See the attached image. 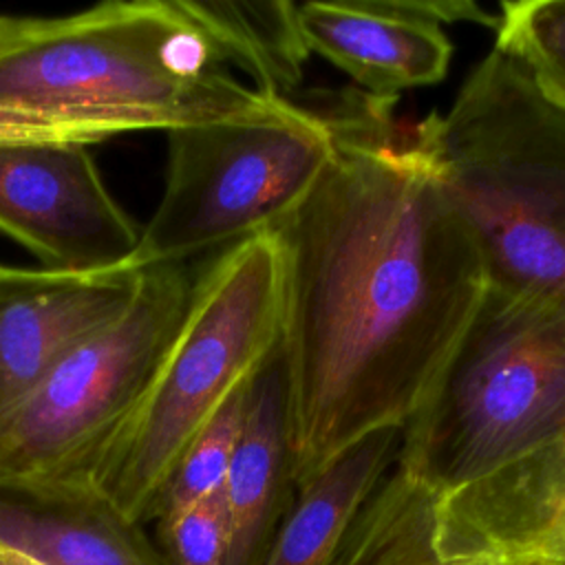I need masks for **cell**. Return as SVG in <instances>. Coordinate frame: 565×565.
Wrapping results in <instances>:
<instances>
[{
  "instance_id": "ffe728a7",
  "label": "cell",
  "mask_w": 565,
  "mask_h": 565,
  "mask_svg": "<svg viewBox=\"0 0 565 565\" xmlns=\"http://www.w3.org/2000/svg\"><path fill=\"white\" fill-rule=\"evenodd\" d=\"M0 563L2 565H44L38 558H33V556H29V554H24L20 550H13V547H9L4 543H0Z\"/></svg>"
},
{
  "instance_id": "30bf717a",
  "label": "cell",
  "mask_w": 565,
  "mask_h": 565,
  "mask_svg": "<svg viewBox=\"0 0 565 565\" xmlns=\"http://www.w3.org/2000/svg\"><path fill=\"white\" fill-rule=\"evenodd\" d=\"M435 545L450 565H565V430L439 497Z\"/></svg>"
},
{
  "instance_id": "ba28073f",
  "label": "cell",
  "mask_w": 565,
  "mask_h": 565,
  "mask_svg": "<svg viewBox=\"0 0 565 565\" xmlns=\"http://www.w3.org/2000/svg\"><path fill=\"white\" fill-rule=\"evenodd\" d=\"M0 234L64 274L135 269L141 241L88 148L31 143H0Z\"/></svg>"
},
{
  "instance_id": "2e32d148",
  "label": "cell",
  "mask_w": 565,
  "mask_h": 565,
  "mask_svg": "<svg viewBox=\"0 0 565 565\" xmlns=\"http://www.w3.org/2000/svg\"><path fill=\"white\" fill-rule=\"evenodd\" d=\"M439 494L395 461L355 514L331 565H450L435 545Z\"/></svg>"
},
{
  "instance_id": "6da1fadb",
  "label": "cell",
  "mask_w": 565,
  "mask_h": 565,
  "mask_svg": "<svg viewBox=\"0 0 565 565\" xmlns=\"http://www.w3.org/2000/svg\"><path fill=\"white\" fill-rule=\"evenodd\" d=\"M393 104L360 90L327 110L333 157L274 227L298 488L408 422L488 289L468 223Z\"/></svg>"
},
{
  "instance_id": "277c9868",
  "label": "cell",
  "mask_w": 565,
  "mask_h": 565,
  "mask_svg": "<svg viewBox=\"0 0 565 565\" xmlns=\"http://www.w3.org/2000/svg\"><path fill=\"white\" fill-rule=\"evenodd\" d=\"M280 342L282 256L269 230L216 252L194 276L183 320L99 466L102 497L150 523L185 448Z\"/></svg>"
},
{
  "instance_id": "7402d4cb",
  "label": "cell",
  "mask_w": 565,
  "mask_h": 565,
  "mask_svg": "<svg viewBox=\"0 0 565 565\" xmlns=\"http://www.w3.org/2000/svg\"><path fill=\"white\" fill-rule=\"evenodd\" d=\"M0 267H2V263H0Z\"/></svg>"
},
{
  "instance_id": "5b68a950",
  "label": "cell",
  "mask_w": 565,
  "mask_h": 565,
  "mask_svg": "<svg viewBox=\"0 0 565 565\" xmlns=\"http://www.w3.org/2000/svg\"><path fill=\"white\" fill-rule=\"evenodd\" d=\"M565 430V300L488 285L402 430L397 466L439 497Z\"/></svg>"
},
{
  "instance_id": "d6986e66",
  "label": "cell",
  "mask_w": 565,
  "mask_h": 565,
  "mask_svg": "<svg viewBox=\"0 0 565 565\" xmlns=\"http://www.w3.org/2000/svg\"><path fill=\"white\" fill-rule=\"evenodd\" d=\"M166 565H227L230 523L223 492L154 521Z\"/></svg>"
},
{
  "instance_id": "9c48e42d",
  "label": "cell",
  "mask_w": 565,
  "mask_h": 565,
  "mask_svg": "<svg viewBox=\"0 0 565 565\" xmlns=\"http://www.w3.org/2000/svg\"><path fill=\"white\" fill-rule=\"evenodd\" d=\"M298 20L311 55L377 99L446 77L452 44L441 24L499 29V18L468 0H309L298 4Z\"/></svg>"
},
{
  "instance_id": "7c38bea8",
  "label": "cell",
  "mask_w": 565,
  "mask_h": 565,
  "mask_svg": "<svg viewBox=\"0 0 565 565\" xmlns=\"http://www.w3.org/2000/svg\"><path fill=\"white\" fill-rule=\"evenodd\" d=\"M296 492L287 371L278 347L247 386L243 426L223 486L227 565H260Z\"/></svg>"
},
{
  "instance_id": "5bb4252c",
  "label": "cell",
  "mask_w": 565,
  "mask_h": 565,
  "mask_svg": "<svg viewBox=\"0 0 565 565\" xmlns=\"http://www.w3.org/2000/svg\"><path fill=\"white\" fill-rule=\"evenodd\" d=\"M402 430L362 437L302 483L260 565H331L355 514L395 466Z\"/></svg>"
},
{
  "instance_id": "4fadbf2b",
  "label": "cell",
  "mask_w": 565,
  "mask_h": 565,
  "mask_svg": "<svg viewBox=\"0 0 565 565\" xmlns=\"http://www.w3.org/2000/svg\"><path fill=\"white\" fill-rule=\"evenodd\" d=\"M0 543L44 565H166L143 525L121 516L106 499L0 488Z\"/></svg>"
},
{
  "instance_id": "52a82bcc",
  "label": "cell",
  "mask_w": 565,
  "mask_h": 565,
  "mask_svg": "<svg viewBox=\"0 0 565 565\" xmlns=\"http://www.w3.org/2000/svg\"><path fill=\"white\" fill-rule=\"evenodd\" d=\"M166 137L163 190L141 227L135 269L185 265L274 230L311 192L335 150L329 113L291 99L265 117Z\"/></svg>"
},
{
  "instance_id": "44dd1931",
  "label": "cell",
  "mask_w": 565,
  "mask_h": 565,
  "mask_svg": "<svg viewBox=\"0 0 565 565\" xmlns=\"http://www.w3.org/2000/svg\"><path fill=\"white\" fill-rule=\"evenodd\" d=\"M4 269H7V265H2V267H0V274H2V271H4Z\"/></svg>"
},
{
  "instance_id": "7a4b0ae2",
  "label": "cell",
  "mask_w": 565,
  "mask_h": 565,
  "mask_svg": "<svg viewBox=\"0 0 565 565\" xmlns=\"http://www.w3.org/2000/svg\"><path fill=\"white\" fill-rule=\"evenodd\" d=\"M289 99L223 60L190 0L0 11V143L88 148L121 135L254 119Z\"/></svg>"
},
{
  "instance_id": "8992f818",
  "label": "cell",
  "mask_w": 565,
  "mask_h": 565,
  "mask_svg": "<svg viewBox=\"0 0 565 565\" xmlns=\"http://www.w3.org/2000/svg\"><path fill=\"white\" fill-rule=\"evenodd\" d=\"M192 282L185 265L139 269L124 311L0 411L2 490L104 499L99 466L183 320Z\"/></svg>"
},
{
  "instance_id": "9a60e30c",
  "label": "cell",
  "mask_w": 565,
  "mask_h": 565,
  "mask_svg": "<svg viewBox=\"0 0 565 565\" xmlns=\"http://www.w3.org/2000/svg\"><path fill=\"white\" fill-rule=\"evenodd\" d=\"M192 2L227 66L269 97L289 99L311 57L289 0H207Z\"/></svg>"
},
{
  "instance_id": "ac0fdd59",
  "label": "cell",
  "mask_w": 565,
  "mask_h": 565,
  "mask_svg": "<svg viewBox=\"0 0 565 565\" xmlns=\"http://www.w3.org/2000/svg\"><path fill=\"white\" fill-rule=\"evenodd\" d=\"M247 386L185 448L159 497L150 523L223 492L243 426Z\"/></svg>"
},
{
  "instance_id": "603a6c76",
  "label": "cell",
  "mask_w": 565,
  "mask_h": 565,
  "mask_svg": "<svg viewBox=\"0 0 565 565\" xmlns=\"http://www.w3.org/2000/svg\"><path fill=\"white\" fill-rule=\"evenodd\" d=\"M0 565H2V563H0Z\"/></svg>"
},
{
  "instance_id": "8fae6325",
  "label": "cell",
  "mask_w": 565,
  "mask_h": 565,
  "mask_svg": "<svg viewBox=\"0 0 565 565\" xmlns=\"http://www.w3.org/2000/svg\"><path fill=\"white\" fill-rule=\"evenodd\" d=\"M137 274L139 269L64 274L7 265L0 274V411L113 322L130 302Z\"/></svg>"
},
{
  "instance_id": "e0dca14e",
  "label": "cell",
  "mask_w": 565,
  "mask_h": 565,
  "mask_svg": "<svg viewBox=\"0 0 565 565\" xmlns=\"http://www.w3.org/2000/svg\"><path fill=\"white\" fill-rule=\"evenodd\" d=\"M494 49L512 55L545 99L565 110V0L503 2Z\"/></svg>"
},
{
  "instance_id": "3957f363",
  "label": "cell",
  "mask_w": 565,
  "mask_h": 565,
  "mask_svg": "<svg viewBox=\"0 0 565 565\" xmlns=\"http://www.w3.org/2000/svg\"><path fill=\"white\" fill-rule=\"evenodd\" d=\"M413 130L481 249L488 285L565 300V110L492 49L452 106Z\"/></svg>"
}]
</instances>
